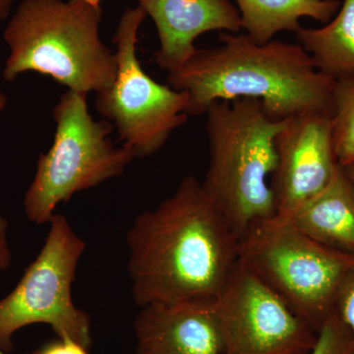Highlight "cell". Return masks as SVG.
<instances>
[{"instance_id":"7402d4cb","label":"cell","mask_w":354,"mask_h":354,"mask_svg":"<svg viewBox=\"0 0 354 354\" xmlns=\"http://www.w3.org/2000/svg\"><path fill=\"white\" fill-rule=\"evenodd\" d=\"M7 106V97L3 91L0 88V114L3 113Z\"/></svg>"},{"instance_id":"7c38bea8","label":"cell","mask_w":354,"mask_h":354,"mask_svg":"<svg viewBox=\"0 0 354 354\" xmlns=\"http://www.w3.org/2000/svg\"><path fill=\"white\" fill-rule=\"evenodd\" d=\"M133 329L135 354H223L212 302L147 305Z\"/></svg>"},{"instance_id":"d6986e66","label":"cell","mask_w":354,"mask_h":354,"mask_svg":"<svg viewBox=\"0 0 354 354\" xmlns=\"http://www.w3.org/2000/svg\"><path fill=\"white\" fill-rule=\"evenodd\" d=\"M32 354H90L88 348L68 337H58L57 341L44 344Z\"/></svg>"},{"instance_id":"6da1fadb","label":"cell","mask_w":354,"mask_h":354,"mask_svg":"<svg viewBox=\"0 0 354 354\" xmlns=\"http://www.w3.org/2000/svg\"><path fill=\"white\" fill-rule=\"evenodd\" d=\"M239 236L192 176L127 234L135 304L212 302L239 262Z\"/></svg>"},{"instance_id":"9c48e42d","label":"cell","mask_w":354,"mask_h":354,"mask_svg":"<svg viewBox=\"0 0 354 354\" xmlns=\"http://www.w3.org/2000/svg\"><path fill=\"white\" fill-rule=\"evenodd\" d=\"M212 310L223 354H308L317 333L239 262Z\"/></svg>"},{"instance_id":"5b68a950","label":"cell","mask_w":354,"mask_h":354,"mask_svg":"<svg viewBox=\"0 0 354 354\" xmlns=\"http://www.w3.org/2000/svg\"><path fill=\"white\" fill-rule=\"evenodd\" d=\"M237 258L316 333L335 311L339 288L354 269V256L313 241L276 215L239 237Z\"/></svg>"},{"instance_id":"30bf717a","label":"cell","mask_w":354,"mask_h":354,"mask_svg":"<svg viewBox=\"0 0 354 354\" xmlns=\"http://www.w3.org/2000/svg\"><path fill=\"white\" fill-rule=\"evenodd\" d=\"M276 146L278 162L271 188L276 216L286 218L325 189L341 167L332 115L306 113L288 118Z\"/></svg>"},{"instance_id":"d4e9b609","label":"cell","mask_w":354,"mask_h":354,"mask_svg":"<svg viewBox=\"0 0 354 354\" xmlns=\"http://www.w3.org/2000/svg\"><path fill=\"white\" fill-rule=\"evenodd\" d=\"M0 354H8V353H4V351H2L1 349H0Z\"/></svg>"},{"instance_id":"52a82bcc","label":"cell","mask_w":354,"mask_h":354,"mask_svg":"<svg viewBox=\"0 0 354 354\" xmlns=\"http://www.w3.org/2000/svg\"><path fill=\"white\" fill-rule=\"evenodd\" d=\"M146 17L139 6L127 8L121 16L113 38L118 62L115 79L95 97L97 113L113 125L123 145L136 158L160 151L189 118L187 94L153 80L139 62V30Z\"/></svg>"},{"instance_id":"cb8c5ba5","label":"cell","mask_w":354,"mask_h":354,"mask_svg":"<svg viewBox=\"0 0 354 354\" xmlns=\"http://www.w3.org/2000/svg\"><path fill=\"white\" fill-rule=\"evenodd\" d=\"M84 1L92 4V6L100 7L101 6L102 0H84Z\"/></svg>"},{"instance_id":"44dd1931","label":"cell","mask_w":354,"mask_h":354,"mask_svg":"<svg viewBox=\"0 0 354 354\" xmlns=\"http://www.w3.org/2000/svg\"><path fill=\"white\" fill-rule=\"evenodd\" d=\"M14 0H0V21L8 17L11 12Z\"/></svg>"},{"instance_id":"ffe728a7","label":"cell","mask_w":354,"mask_h":354,"mask_svg":"<svg viewBox=\"0 0 354 354\" xmlns=\"http://www.w3.org/2000/svg\"><path fill=\"white\" fill-rule=\"evenodd\" d=\"M8 221L0 215V271H6L12 262L8 241Z\"/></svg>"},{"instance_id":"7a4b0ae2","label":"cell","mask_w":354,"mask_h":354,"mask_svg":"<svg viewBox=\"0 0 354 354\" xmlns=\"http://www.w3.org/2000/svg\"><path fill=\"white\" fill-rule=\"evenodd\" d=\"M215 48H197L167 83L188 95L186 113L201 115L214 102L259 100L277 120L333 113L335 83L317 71L299 44H258L246 34L220 32Z\"/></svg>"},{"instance_id":"277c9868","label":"cell","mask_w":354,"mask_h":354,"mask_svg":"<svg viewBox=\"0 0 354 354\" xmlns=\"http://www.w3.org/2000/svg\"><path fill=\"white\" fill-rule=\"evenodd\" d=\"M206 113L209 162L203 189L239 239L256 221L276 215L268 179L288 120H274L262 102L249 97L214 102Z\"/></svg>"},{"instance_id":"603a6c76","label":"cell","mask_w":354,"mask_h":354,"mask_svg":"<svg viewBox=\"0 0 354 354\" xmlns=\"http://www.w3.org/2000/svg\"><path fill=\"white\" fill-rule=\"evenodd\" d=\"M344 169V171H346V174H348V176H349V178L351 179V181H353L354 184V162L353 164L346 165V167H342Z\"/></svg>"},{"instance_id":"e0dca14e","label":"cell","mask_w":354,"mask_h":354,"mask_svg":"<svg viewBox=\"0 0 354 354\" xmlns=\"http://www.w3.org/2000/svg\"><path fill=\"white\" fill-rule=\"evenodd\" d=\"M353 334L335 311L317 333L315 346L308 354H353Z\"/></svg>"},{"instance_id":"2e32d148","label":"cell","mask_w":354,"mask_h":354,"mask_svg":"<svg viewBox=\"0 0 354 354\" xmlns=\"http://www.w3.org/2000/svg\"><path fill=\"white\" fill-rule=\"evenodd\" d=\"M335 155L341 167L354 162V80L335 83L332 113Z\"/></svg>"},{"instance_id":"3957f363","label":"cell","mask_w":354,"mask_h":354,"mask_svg":"<svg viewBox=\"0 0 354 354\" xmlns=\"http://www.w3.org/2000/svg\"><path fill=\"white\" fill-rule=\"evenodd\" d=\"M102 17L101 6L84 0H23L4 31V79L36 72L74 92L106 90L118 62L100 36Z\"/></svg>"},{"instance_id":"9a60e30c","label":"cell","mask_w":354,"mask_h":354,"mask_svg":"<svg viewBox=\"0 0 354 354\" xmlns=\"http://www.w3.org/2000/svg\"><path fill=\"white\" fill-rule=\"evenodd\" d=\"M295 37L317 71L335 82L354 80V0H344L324 27H301Z\"/></svg>"},{"instance_id":"4fadbf2b","label":"cell","mask_w":354,"mask_h":354,"mask_svg":"<svg viewBox=\"0 0 354 354\" xmlns=\"http://www.w3.org/2000/svg\"><path fill=\"white\" fill-rule=\"evenodd\" d=\"M285 220L313 241L354 256V184L344 167L325 189Z\"/></svg>"},{"instance_id":"ac0fdd59","label":"cell","mask_w":354,"mask_h":354,"mask_svg":"<svg viewBox=\"0 0 354 354\" xmlns=\"http://www.w3.org/2000/svg\"><path fill=\"white\" fill-rule=\"evenodd\" d=\"M335 311L351 330L354 341V269L349 272L339 288Z\"/></svg>"},{"instance_id":"5bb4252c","label":"cell","mask_w":354,"mask_h":354,"mask_svg":"<svg viewBox=\"0 0 354 354\" xmlns=\"http://www.w3.org/2000/svg\"><path fill=\"white\" fill-rule=\"evenodd\" d=\"M242 30L258 44L281 32H297L302 18L329 23L341 8L339 0H235Z\"/></svg>"},{"instance_id":"8fae6325","label":"cell","mask_w":354,"mask_h":354,"mask_svg":"<svg viewBox=\"0 0 354 354\" xmlns=\"http://www.w3.org/2000/svg\"><path fill=\"white\" fill-rule=\"evenodd\" d=\"M157 29L160 48L153 60L160 69L171 72L181 66L196 51L194 41L205 32L239 34L241 14L230 0H137Z\"/></svg>"},{"instance_id":"8992f818","label":"cell","mask_w":354,"mask_h":354,"mask_svg":"<svg viewBox=\"0 0 354 354\" xmlns=\"http://www.w3.org/2000/svg\"><path fill=\"white\" fill-rule=\"evenodd\" d=\"M87 95L68 90L53 108L55 139L39 155L25 194L26 216L36 225L50 223L58 204L76 193L120 176L136 158L128 147L114 145L109 138L113 125L93 118Z\"/></svg>"},{"instance_id":"ba28073f","label":"cell","mask_w":354,"mask_h":354,"mask_svg":"<svg viewBox=\"0 0 354 354\" xmlns=\"http://www.w3.org/2000/svg\"><path fill=\"white\" fill-rule=\"evenodd\" d=\"M43 248L18 285L0 300V349L13 348V335L34 324L50 326L58 337L92 346L91 319L72 300L77 266L86 249L64 215L55 214Z\"/></svg>"}]
</instances>
